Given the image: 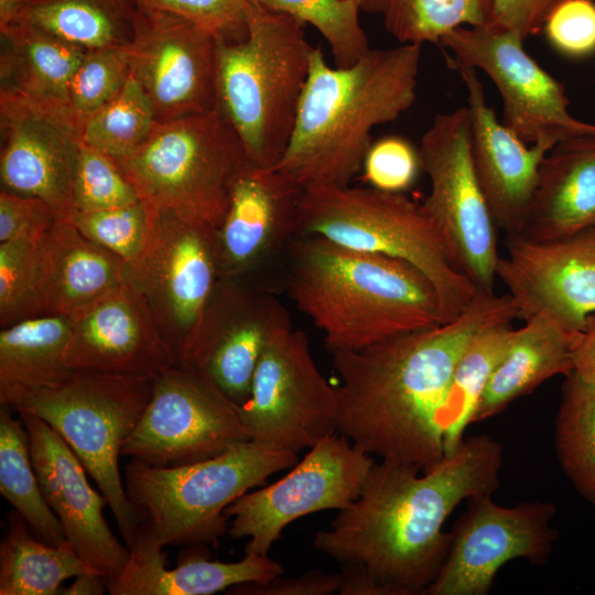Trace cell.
<instances>
[{
  "mask_svg": "<svg viewBox=\"0 0 595 595\" xmlns=\"http://www.w3.org/2000/svg\"><path fill=\"white\" fill-rule=\"evenodd\" d=\"M502 448L488 435L465 437L429 470L375 462L358 497L314 548L340 565V595L425 594L445 559L443 524L464 500L494 495Z\"/></svg>",
  "mask_w": 595,
  "mask_h": 595,
  "instance_id": "6da1fadb",
  "label": "cell"
},
{
  "mask_svg": "<svg viewBox=\"0 0 595 595\" xmlns=\"http://www.w3.org/2000/svg\"><path fill=\"white\" fill-rule=\"evenodd\" d=\"M517 318L508 293L477 292L453 321L332 354L337 432L363 452L429 470L445 456L440 412L473 336Z\"/></svg>",
  "mask_w": 595,
  "mask_h": 595,
  "instance_id": "7a4b0ae2",
  "label": "cell"
},
{
  "mask_svg": "<svg viewBox=\"0 0 595 595\" xmlns=\"http://www.w3.org/2000/svg\"><path fill=\"white\" fill-rule=\"evenodd\" d=\"M422 44L370 48L356 63L331 67L320 46L293 131L275 169L302 188L349 185L361 170L376 126L397 120L415 101Z\"/></svg>",
  "mask_w": 595,
  "mask_h": 595,
  "instance_id": "3957f363",
  "label": "cell"
},
{
  "mask_svg": "<svg viewBox=\"0 0 595 595\" xmlns=\"http://www.w3.org/2000/svg\"><path fill=\"white\" fill-rule=\"evenodd\" d=\"M284 262L290 299L331 354L445 323L434 285L404 260L305 235L292 238Z\"/></svg>",
  "mask_w": 595,
  "mask_h": 595,
  "instance_id": "277c9868",
  "label": "cell"
},
{
  "mask_svg": "<svg viewBox=\"0 0 595 595\" xmlns=\"http://www.w3.org/2000/svg\"><path fill=\"white\" fill-rule=\"evenodd\" d=\"M247 34L216 41V109L240 139L249 161L275 167L289 140L310 71L313 46L303 23L248 0Z\"/></svg>",
  "mask_w": 595,
  "mask_h": 595,
  "instance_id": "5b68a950",
  "label": "cell"
},
{
  "mask_svg": "<svg viewBox=\"0 0 595 595\" xmlns=\"http://www.w3.org/2000/svg\"><path fill=\"white\" fill-rule=\"evenodd\" d=\"M305 235L413 264L434 285L445 323L456 318L477 293L422 204L403 193L349 185L305 188L296 236Z\"/></svg>",
  "mask_w": 595,
  "mask_h": 595,
  "instance_id": "8992f818",
  "label": "cell"
},
{
  "mask_svg": "<svg viewBox=\"0 0 595 595\" xmlns=\"http://www.w3.org/2000/svg\"><path fill=\"white\" fill-rule=\"evenodd\" d=\"M298 461L296 453L255 441L180 466H154L131 458L125 467V487L141 522L164 547H217L228 531L227 507Z\"/></svg>",
  "mask_w": 595,
  "mask_h": 595,
  "instance_id": "52a82bcc",
  "label": "cell"
},
{
  "mask_svg": "<svg viewBox=\"0 0 595 595\" xmlns=\"http://www.w3.org/2000/svg\"><path fill=\"white\" fill-rule=\"evenodd\" d=\"M113 161L149 208L215 231L226 214L232 184L249 159L235 130L215 108L158 121L138 151Z\"/></svg>",
  "mask_w": 595,
  "mask_h": 595,
  "instance_id": "ba28073f",
  "label": "cell"
},
{
  "mask_svg": "<svg viewBox=\"0 0 595 595\" xmlns=\"http://www.w3.org/2000/svg\"><path fill=\"white\" fill-rule=\"evenodd\" d=\"M153 379L73 370L11 408L44 420L69 445L106 498L128 549L142 520L128 498L119 456L149 404Z\"/></svg>",
  "mask_w": 595,
  "mask_h": 595,
  "instance_id": "9c48e42d",
  "label": "cell"
},
{
  "mask_svg": "<svg viewBox=\"0 0 595 595\" xmlns=\"http://www.w3.org/2000/svg\"><path fill=\"white\" fill-rule=\"evenodd\" d=\"M418 152L431 184L422 206L461 272L477 292L494 293L500 258L498 228L472 162L468 108L439 113L422 136Z\"/></svg>",
  "mask_w": 595,
  "mask_h": 595,
  "instance_id": "30bf717a",
  "label": "cell"
},
{
  "mask_svg": "<svg viewBox=\"0 0 595 595\" xmlns=\"http://www.w3.org/2000/svg\"><path fill=\"white\" fill-rule=\"evenodd\" d=\"M251 441L240 405L202 370L175 364L153 379L152 394L122 454L154 466H180Z\"/></svg>",
  "mask_w": 595,
  "mask_h": 595,
  "instance_id": "8fae6325",
  "label": "cell"
},
{
  "mask_svg": "<svg viewBox=\"0 0 595 595\" xmlns=\"http://www.w3.org/2000/svg\"><path fill=\"white\" fill-rule=\"evenodd\" d=\"M240 412L251 441L273 450L298 454L336 433V387L321 374L303 331L290 323L274 332Z\"/></svg>",
  "mask_w": 595,
  "mask_h": 595,
  "instance_id": "7c38bea8",
  "label": "cell"
},
{
  "mask_svg": "<svg viewBox=\"0 0 595 595\" xmlns=\"http://www.w3.org/2000/svg\"><path fill=\"white\" fill-rule=\"evenodd\" d=\"M374 456L339 433L307 450L277 482L247 491L225 510L228 532L248 539L245 554L269 555L282 531L293 521L324 510H342L360 494Z\"/></svg>",
  "mask_w": 595,
  "mask_h": 595,
  "instance_id": "4fadbf2b",
  "label": "cell"
},
{
  "mask_svg": "<svg viewBox=\"0 0 595 595\" xmlns=\"http://www.w3.org/2000/svg\"><path fill=\"white\" fill-rule=\"evenodd\" d=\"M214 232L173 213L152 210L144 248L125 261V281L148 303L177 364L219 279Z\"/></svg>",
  "mask_w": 595,
  "mask_h": 595,
  "instance_id": "5bb4252c",
  "label": "cell"
},
{
  "mask_svg": "<svg viewBox=\"0 0 595 595\" xmlns=\"http://www.w3.org/2000/svg\"><path fill=\"white\" fill-rule=\"evenodd\" d=\"M440 43L491 79L502 99V123L526 143L551 150L562 140L595 132V123L571 115L564 86L524 51L523 41L512 32L490 23L461 26Z\"/></svg>",
  "mask_w": 595,
  "mask_h": 595,
  "instance_id": "9a60e30c",
  "label": "cell"
},
{
  "mask_svg": "<svg viewBox=\"0 0 595 595\" xmlns=\"http://www.w3.org/2000/svg\"><path fill=\"white\" fill-rule=\"evenodd\" d=\"M450 532L447 552L428 595H486L501 566L515 559L544 564L556 540L555 506L547 501L504 507L493 495L467 500Z\"/></svg>",
  "mask_w": 595,
  "mask_h": 595,
  "instance_id": "2e32d148",
  "label": "cell"
},
{
  "mask_svg": "<svg viewBox=\"0 0 595 595\" xmlns=\"http://www.w3.org/2000/svg\"><path fill=\"white\" fill-rule=\"evenodd\" d=\"M291 323L264 286L218 279L180 365L206 374L235 403L249 397L260 358L274 332Z\"/></svg>",
  "mask_w": 595,
  "mask_h": 595,
  "instance_id": "e0dca14e",
  "label": "cell"
},
{
  "mask_svg": "<svg viewBox=\"0 0 595 595\" xmlns=\"http://www.w3.org/2000/svg\"><path fill=\"white\" fill-rule=\"evenodd\" d=\"M215 48L216 39L194 23L137 2L131 73L159 122L215 109Z\"/></svg>",
  "mask_w": 595,
  "mask_h": 595,
  "instance_id": "ac0fdd59",
  "label": "cell"
},
{
  "mask_svg": "<svg viewBox=\"0 0 595 595\" xmlns=\"http://www.w3.org/2000/svg\"><path fill=\"white\" fill-rule=\"evenodd\" d=\"M0 128L1 190L41 198L68 218L80 127L63 106L0 89Z\"/></svg>",
  "mask_w": 595,
  "mask_h": 595,
  "instance_id": "d6986e66",
  "label": "cell"
},
{
  "mask_svg": "<svg viewBox=\"0 0 595 595\" xmlns=\"http://www.w3.org/2000/svg\"><path fill=\"white\" fill-rule=\"evenodd\" d=\"M304 188L275 167L250 161L237 175L226 214L214 232L219 279L253 283L252 277L284 262L296 236Z\"/></svg>",
  "mask_w": 595,
  "mask_h": 595,
  "instance_id": "ffe728a7",
  "label": "cell"
},
{
  "mask_svg": "<svg viewBox=\"0 0 595 595\" xmlns=\"http://www.w3.org/2000/svg\"><path fill=\"white\" fill-rule=\"evenodd\" d=\"M67 316L65 361L73 370L154 378L177 364L148 303L127 281Z\"/></svg>",
  "mask_w": 595,
  "mask_h": 595,
  "instance_id": "44dd1931",
  "label": "cell"
},
{
  "mask_svg": "<svg viewBox=\"0 0 595 595\" xmlns=\"http://www.w3.org/2000/svg\"><path fill=\"white\" fill-rule=\"evenodd\" d=\"M505 249L497 279L517 318L544 316L571 335L580 332L595 313V250L574 238L533 242L516 235L506 236Z\"/></svg>",
  "mask_w": 595,
  "mask_h": 595,
  "instance_id": "7402d4cb",
  "label": "cell"
},
{
  "mask_svg": "<svg viewBox=\"0 0 595 595\" xmlns=\"http://www.w3.org/2000/svg\"><path fill=\"white\" fill-rule=\"evenodd\" d=\"M29 435L32 463L43 496L66 539L95 573L109 581L125 567L129 549L109 528L106 498L90 486L87 470L63 437L44 420L18 413Z\"/></svg>",
  "mask_w": 595,
  "mask_h": 595,
  "instance_id": "603a6c76",
  "label": "cell"
},
{
  "mask_svg": "<svg viewBox=\"0 0 595 595\" xmlns=\"http://www.w3.org/2000/svg\"><path fill=\"white\" fill-rule=\"evenodd\" d=\"M448 62L467 90L470 156L477 181L497 228L516 235L531 205L541 162L550 150L526 143L499 121L487 104L476 68L455 57Z\"/></svg>",
  "mask_w": 595,
  "mask_h": 595,
  "instance_id": "cb8c5ba5",
  "label": "cell"
},
{
  "mask_svg": "<svg viewBox=\"0 0 595 595\" xmlns=\"http://www.w3.org/2000/svg\"><path fill=\"white\" fill-rule=\"evenodd\" d=\"M164 545L141 522L129 547L128 561L108 582L111 595H210L248 583H264L283 574L269 555L246 554L237 562L210 561L204 545L187 548L178 563L167 569Z\"/></svg>",
  "mask_w": 595,
  "mask_h": 595,
  "instance_id": "d4e9b609",
  "label": "cell"
},
{
  "mask_svg": "<svg viewBox=\"0 0 595 595\" xmlns=\"http://www.w3.org/2000/svg\"><path fill=\"white\" fill-rule=\"evenodd\" d=\"M595 225V132L556 143L544 155L537 188L516 236L567 240Z\"/></svg>",
  "mask_w": 595,
  "mask_h": 595,
  "instance_id": "484cf974",
  "label": "cell"
},
{
  "mask_svg": "<svg viewBox=\"0 0 595 595\" xmlns=\"http://www.w3.org/2000/svg\"><path fill=\"white\" fill-rule=\"evenodd\" d=\"M125 260L57 218L39 245L37 292L42 315H71L120 285Z\"/></svg>",
  "mask_w": 595,
  "mask_h": 595,
  "instance_id": "4316f807",
  "label": "cell"
},
{
  "mask_svg": "<svg viewBox=\"0 0 595 595\" xmlns=\"http://www.w3.org/2000/svg\"><path fill=\"white\" fill-rule=\"evenodd\" d=\"M574 335L544 316H533L517 328L506 356L494 370L470 418L478 423L504 411L554 376L573 372Z\"/></svg>",
  "mask_w": 595,
  "mask_h": 595,
  "instance_id": "83f0119b",
  "label": "cell"
},
{
  "mask_svg": "<svg viewBox=\"0 0 595 595\" xmlns=\"http://www.w3.org/2000/svg\"><path fill=\"white\" fill-rule=\"evenodd\" d=\"M67 315H40L0 332V404L13 408L25 396L53 387L72 371L65 361Z\"/></svg>",
  "mask_w": 595,
  "mask_h": 595,
  "instance_id": "f1b7e54d",
  "label": "cell"
},
{
  "mask_svg": "<svg viewBox=\"0 0 595 595\" xmlns=\"http://www.w3.org/2000/svg\"><path fill=\"white\" fill-rule=\"evenodd\" d=\"M0 89L65 107L71 79L86 51L33 25L0 26Z\"/></svg>",
  "mask_w": 595,
  "mask_h": 595,
  "instance_id": "f546056e",
  "label": "cell"
},
{
  "mask_svg": "<svg viewBox=\"0 0 595 595\" xmlns=\"http://www.w3.org/2000/svg\"><path fill=\"white\" fill-rule=\"evenodd\" d=\"M136 9V0H22L9 21L91 51L129 45Z\"/></svg>",
  "mask_w": 595,
  "mask_h": 595,
  "instance_id": "4dcf8cb0",
  "label": "cell"
},
{
  "mask_svg": "<svg viewBox=\"0 0 595 595\" xmlns=\"http://www.w3.org/2000/svg\"><path fill=\"white\" fill-rule=\"evenodd\" d=\"M86 572L94 571L68 540L47 544L14 509L8 515L0 544V595H55L66 580Z\"/></svg>",
  "mask_w": 595,
  "mask_h": 595,
  "instance_id": "1f68e13d",
  "label": "cell"
},
{
  "mask_svg": "<svg viewBox=\"0 0 595 595\" xmlns=\"http://www.w3.org/2000/svg\"><path fill=\"white\" fill-rule=\"evenodd\" d=\"M517 328L511 322L489 325L476 333L462 353L440 412L445 455L463 442L476 404L494 370L509 350Z\"/></svg>",
  "mask_w": 595,
  "mask_h": 595,
  "instance_id": "d6a6232c",
  "label": "cell"
},
{
  "mask_svg": "<svg viewBox=\"0 0 595 595\" xmlns=\"http://www.w3.org/2000/svg\"><path fill=\"white\" fill-rule=\"evenodd\" d=\"M13 411L0 408V494L41 541L65 542L64 529L46 502L30 453L29 435Z\"/></svg>",
  "mask_w": 595,
  "mask_h": 595,
  "instance_id": "836d02e7",
  "label": "cell"
},
{
  "mask_svg": "<svg viewBox=\"0 0 595 595\" xmlns=\"http://www.w3.org/2000/svg\"><path fill=\"white\" fill-rule=\"evenodd\" d=\"M554 443L566 477L595 507V382L574 372L562 386Z\"/></svg>",
  "mask_w": 595,
  "mask_h": 595,
  "instance_id": "e575fe53",
  "label": "cell"
},
{
  "mask_svg": "<svg viewBox=\"0 0 595 595\" xmlns=\"http://www.w3.org/2000/svg\"><path fill=\"white\" fill-rule=\"evenodd\" d=\"M156 123L150 98L130 73L118 95L85 121L82 141L113 160L123 159L149 140Z\"/></svg>",
  "mask_w": 595,
  "mask_h": 595,
  "instance_id": "d590c367",
  "label": "cell"
},
{
  "mask_svg": "<svg viewBox=\"0 0 595 595\" xmlns=\"http://www.w3.org/2000/svg\"><path fill=\"white\" fill-rule=\"evenodd\" d=\"M494 0H385L386 30L400 43H440L450 31L486 24Z\"/></svg>",
  "mask_w": 595,
  "mask_h": 595,
  "instance_id": "8d00e7d4",
  "label": "cell"
},
{
  "mask_svg": "<svg viewBox=\"0 0 595 595\" xmlns=\"http://www.w3.org/2000/svg\"><path fill=\"white\" fill-rule=\"evenodd\" d=\"M253 1L314 26L328 43L336 66H350L370 50L360 8L351 0Z\"/></svg>",
  "mask_w": 595,
  "mask_h": 595,
  "instance_id": "74e56055",
  "label": "cell"
},
{
  "mask_svg": "<svg viewBox=\"0 0 595 595\" xmlns=\"http://www.w3.org/2000/svg\"><path fill=\"white\" fill-rule=\"evenodd\" d=\"M130 73L128 45L86 51L71 79L65 100L67 113L80 129L118 95Z\"/></svg>",
  "mask_w": 595,
  "mask_h": 595,
  "instance_id": "f35d334b",
  "label": "cell"
},
{
  "mask_svg": "<svg viewBox=\"0 0 595 595\" xmlns=\"http://www.w3.org/2000/svg\"><path fill=\"white\" fill-rule=\"evenodd\" d=\"M44 234L0 242L1 328L42 315L37 292V259L40 240Z\"/></svg>",
  "mask_w": 595,
  "mask_h": 595,
  "instance_id": "ab89813d",
  "label": "cell"
},
{
  "mask_svg": "<svg viewBox=\"0 0 595 595\" xmlns=\"http://www.w3.org/2000/svg\"><path fill=\"white\" fill-rule=\"evenodd\" d=\"M68 219L86 238L127 262L139 256L149 239L152 210L139 201L109 209L74 210Z\"/></svg>",
  "mask_w": 595,
  "mask_h": 595,
  "instance_id": "60d3db41",
  "label": "cell"
},
{
  "mask_svg": "<svg viewBox=\"0 0 595 595\" xmlns=\"http://www.w3.org/2000/svg\"><path fill=\"white\" fill-rule=\"evenodd\" d=\"M72 201L73 212H94L130 205L140 198L110 156L82 141L73 175Z\"/></svg>",
  "mask_w": 595,
  "mask_h": 595,
  "instance_id": "b9f144b4",
  "label": "cell"
},
{
  "mask_svg": "<svg viewBox=\"0 0 595 595\" xmlns=\"http://www.w3.org/2000/svg\"><path fill=\"white\" fill-rule=\"evenodd\" d=\"M140 6L176 14L216 41L235 42L247 34L248 0H136Z\"/></svg>",
  "mask_w": 595,
  "mask_h": 595,
  "instance_id": "7bdbcfd3",
  "label": "cell"
},
{
  "mask_svg": "<svg viewBox=\"0 0 595 595\" xmlns=\"http://www.w3.org/2000/svg\"><path fill=\"white\" fill-rule=\"evenodd\" d=\"M361 170L370 187L402 193L414 184L421 170L419 152L407 139L387 136L371 143Z\"/></svg>",
  "mask_w": 595,
  "mask_h": 595,
  "instance_id": "ee69618b",
  "label": "cell"
},
{
  "mask_svg": "<svg viewBox=\"0 0 595 595\" xmlns=\"http://www.w3.org/2000/svg\"><path fill=\"white\" fill-rule=\"evenodd\" d=\"M549 44L560 54L583 58L595 54V2L559 0L543 24Z\"/></svg>",
  "mask_w": 595,
  "mask_h": 595,
  "instance_id": "f6af8a7d",
  "label": "cell"
},
{
  "mask_svg": "<svg viewBox=\"0 0 595 595\" xmlns=\"http://www.w3.org/2000/svg\"><path fill=\"white\" fill-rule=\"evenodd\" d=\"M57 218L56 210L41 198L0 192V242L42 235Z\"/></svg>",
  "mask_w": 595,
  "mask_h": 595,
  "instance_id": "bcb514c9",
  "label": "cell"
},
{
  "mask_svg": "<svg viewBox=\"0 0 595 595\" xmlns=\"http://www.w3.org/2000/svg\"><path fill=\"white\" fill-rule=\"evenodd\" d=\"M340 584L339 573L311 570L296 576L281 574L264 583L238 585L229 591L245 595H331L339 593Z\"/></svg>",
  "mask_w": 595,
  "mask_h": 595,
  "instance_id": "7dc6e473",
  "label": "cell"
},
{
  "mask_svg": "<svg viewBox=\"0 0 595 595\" xmlns=\"http://www.w3.org/2000/svg\"><path fill=\"white\" fill-rule=\"evenodd\" d=\"M559 0H494L487 23L508 30L521 41L542 30L547 15Z\"/></svg>",
  "mask_w": 595,
  "mask_h": 595,
  "instance_id": "c3c4849f",
  "label": "cell"
},
{
  "mask_svg": "<svg viewBox=\"0 0 595 595\" xmlns=\"http://www.w3.org/2000/svg\"><path fill=\"white\" fill-rule=\"evenodd\" d=\"M573 372L595 382V313L589 314L572 346Z\"/></svg>",
  "mask_w": 595,
  "mask_h": 595,
  "instance_id": "681fc988",
  "label": "cell"
},
{
  "mask_svg": "<svg viewBox=\"0 0 595 595\" xmlns=\"http://www.w3.org/2000/svg\"><path fill=\"white\" fill-rule=\"evenodd\" d=\"M108 591V580L100 574L86 572L74 577V582L63 588L66 595H101Z\"/></svg>",
  "mask_w": 595,
  "mask_h": 595,
  "instance_id": "f907efd6",
  "label": "cell"
},
{
  "mask_svg": "<svg viewBox=\"0 0 595 595\" xmlns=\"http://www.w3.org/2000/svg\"><path fill=\"white\" fill-rule=\"evenodd\" d=\"M22 0H0V25L6 24Z\"/></svg>",
  "mask_w": 595,
  "mask_h": 595,
  "instance_id": "816d5d0a",
  "label": "cell"
},
{
  "mask_svg": "<svg viewBox=\"0 0 595 595\" xmlns=\"http://www.w3.org/2000/svg\"><path fill=\"white\" fill-rule=\"evenodd\" d=\"M360 10L368 13H381L385 7V0H351Z\"/></svg>",
  "mask_w": 595,
  "mask_h": 595,
  "instance_id": "f5cc1de1",
  "label": "cell"
},
{
  "mask_svg": "<svg viewBox=\"0 0 595 595\" xmlns=\"http://www.w3.org/2000/svg\"><path fill=\"white\" fill-rule=\"evenodd\" d=\"M573 238L595 250V225Z\"/></svg>",
  "mask_w": 595,
  "mask_h": 595,
  "instance_id": "db71d44e",
  "label": "cell"
}]
</instances>
